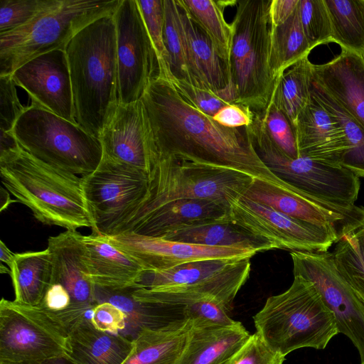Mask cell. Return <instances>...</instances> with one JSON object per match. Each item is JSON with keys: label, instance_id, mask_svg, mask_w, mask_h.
I'll return each mask as SVG.
<instances>
[{"label": "cell", "instance_id": "6da1fadb", "mask_svg": "<svg viewBox=\"0 0 364 364\" xmlns=\"http://www.w3.org/2000/svg\"><path fill=\"white\" fill-rule=\"evenodd\" d=\"M141 101L153 142L154 164L174 157L237 170L291 188L261 161L247 127L221 125L189 102L164 75L160 74L151 82Z\"/></svg>", "mask_w": 364, "mask_h": 364}, {"label": "cell", "instance_id": "7a4b0ae2", "mask_svg": "<svg viewBox=\"0 0 364 364\" xmlns=\"http://www.w3.org/2000/svg\"><path fill=\"white\" fill-rule=\"evenodd\" d=\"M65 53L76 122L100 139L119 104L114 14L81 30L70 41Z\"/></svg>", "mask_w": 364, "mask_h": 364}, {"label": "cell", "instance_id": "3957f363", "mask_svg": "<svg viewBox=\"0 0 364 364\" xmlns=\"http://www.w3.org/2000/svg\"><path fill=\"white\" fill-rule=\"evenodd\" d=\"M5 188L43 224L66 230L92 228L81 177L48 164L21 146L0 153Z\"/></svg>", "mask_w": 364, "mask_h": 364}, {"label": "cell", "instance_id": "277c9868", "mask_svg": "<svg viewBox=\"0 0 364 364\" xmlns=\"http://www.w3.org/2000/svg\"><path fill=\"white\" fill-rule=\"evenodd\" d=\"M257 333L286 356L301 348L324 349L339 333L336 318L312 282L294 276L283 293L269 297L253 317Z\"/></svg>", "mask_w": 364, "mask_h": 364}, {"label": "cell", "instance_id": "5b68a950", "mask_svg": "<svg viewBox=\"0 0 364 364\" xmlns=\"http://www.w3.org/2000/svg\"><path fill=\"white\" fill-rule=\"evenodd\" d=\"M271 0L236 1L228 75L232 104L253 114L270 104L276 80L270 70Z\"/></svg>", "mask_w": 364, "mask_h": 364}, {"label": "cell", "instance_id": "8992f818", "mask_svg": "<svg viewBox=\"0 0 364 364\" xmlns=\"http://www.w3.org/2000/svg\"><path fill=\"white\" fill-rule=\"evenodd\" d=\"M250 269V259L191 262L164 271L145 272L138 287L131 290V296L138 304L180 306L210 299L230 311Z\"/></svg>", "mask_w": 364, "mask_h": 364}, {"label": "cell", "instance_id": "52a82bcc", "mask_svg": "<svg viewBox=\"0 0 364 364\" xmlns=\"http://www.w3.org/2000/svg\"><path fill=\"white\" fill-rule=\"evenodd\" d=\"M122 0H55L25 25L0 34V76L55 50H65L85 27L112 14Z\"/></svg>", "mask_w": 364, "mask_h": 364}, {"label": "cell", "instance_id": "ba28073f", "mask_svg": "<svg viewBox=\"0 0 364 364\" xmlns=\"http://www.w3.org/2000/svg\"><path fill=\"white\" fill-rule=\"evenodd\" d=\"M254 178L237 170L179 160L158 159L149 174L147 194L124 230L159 207L181 199L217 201L228 207L243 196Z\"/></svg>", "mask_w": 364, "mask_h": 364}, {"label": "cell", "instance_id": "9c48e42d", "mask_svg": "<svg viewBox=\"0 0 364 364\" xmlns=\"http://www.w3.org/2000/svg\"><path fill=\"white\" fill-rule=\"evenodd\" d=\"M11 132L33 156L75 175L92 173L102 158L100 139L35 105L27 106Z\"/></svg>", "mask_w": 364, "mask_h": 364}, {"label": "cell", "instance_id": "30bf717a", "mask_svg": "<svg viewBox=\"0 0 364 364\" xmlns=\"http://www.w3.org/2000/svg\"><path fill=\"white\" fill-rule=\"evenodd\" d=\"M247 129L261 161L291 188L318 200L343 206L355 205L360 181L354 173L342 166L304 156L289 158L267 135L257 114H252Z\"/></svg>", "mask_w": 364, "mask_h": 364}, {"label": "cell", "instance_id": "8fae6325", "mask_svg": "<svg viewBox=\"0 0 364 364\" xmlns=\"http://www.w3.org/2000/svg\"><path fill=\"white\" fill-rule=\"evenodd\" d=\"M68 331L53 313L2 298L0 364H41L65 357Z\"/></svg>", "mask_w": 364, "mask_h": 364}, {"label": "cell", "instance_id": "7c38bea8", "mask_svg": "<svg viewBox=\"0 0 364 364\" xmlns=\"http://www.w3.org/2000/svg\"><path fill=\"white\" fill-rule=\"evenodd\" d=\"M81 181L92 233L103 236L122 232L149 188L147 173L105 157Z\"/></svg>", "mask_w": 364, "mask_h": 364}, {"label": "cell", "instance_id": "4fadbf2b", "mask_svg": "<svg viewBox=\"0 0 364 364\" xmlns=\"http://www.w3.org/2000/svg\"><path fill=\"white\" fill-rule=\"evenodd\" d=\"M116 25L119 104L141 100L160 74L159 62L136 0H122L114 13Z\"/></svg>", "mask_w": 364, "mask_h": 364}, {"label": "cell", "instance_id": "5bb4252c", "mask_svg": "<svg viewBox=\"0 0 364 364\" xmlns=\"http://www.w3.org/2000/svg\"><path fill=\"white\" fill-rule=\"evenodd\" d=\"M229 218L276 249L323 253L338 242L325 228L287 215L244 196L230 204Z\"/></svg>", "mask_w": 364, "mask_h": 364}, {"label": "cell", "instance_id": "9a60e30c", "mask_svg": "<svg viewBox=\"0 0 364 364\" xmlns=\"http://www.w3.org/2000/svg\"><path fill=\"white\" fill-rule=\"evenodd\" d=\"M294 276L314 284L333 314L339 333L346 336L364 361V305L338 272L331 252H290Z\"/></svg>", "mask_w": 364, "mask_h": 364}, {"label": "cell", "instance_id": "2e32d148", "mask_svg": "<svg viewBox=\"0 0 364 364\" xmlns=\"http://www.w3.org/2000/svg\"><path fill=\"white\" fill-rule=\"evenodd\" d=\"M244 196L296 219L323 228L339 241L364 225V207L316 200L291 188L255 178Z\"/></svg>", "mask_w": 364, "mask_h": 364}, {"label": "cell", "instance_id": "e0dca14e", "mask_svg": "<svg viewBox=\"0 0 364 364\" xmlns=\"http://www.w3.org/2000/svg\"><path fill=\"white\" fill-rule=\"evenodd\" d=\"M106 237L114 246L136 261L145 272L164 271L203 259H250L259 253L245 248L188 244L134 232Z\"/></svg>", "mask_w": 364, "mask_h": 364}, {"label": "cell", "instance_id": "ac0fdd59", "mask_svg": "<svg viewBox=\"0 0 364 364\" xmlns=\"http://www.w3.org/2000/svg\"><path fill=\"white\" fill-rule=\"evenodd\" d=\"M48 249L53 260L52 284H60L71 298L70 308L61 318L69 331L99 303L89 275L82 235L66 230L50 237Z\"/></svg>", "mask_w": 364, "mask_h": 364}, {"label": "cell", "instance_id": "d6986e66", "mask_svg": "<svg viewBox=\"0 0 364 364\" xmlns=\"http://www.w3.org/2000/svg\"><path fill=\"white\" fill-rule=\"evenodd\" d=\"M11 75L16 85L28 93L32 105L77 124L65 50H55L40 55Z\"/></svg>", "mask_w": 364, "mask_h": 364}, {"label": "cell", "instance_id": "ffe728a7", "mask_svg": "<svg viewBox=\"0 0 364 364\" xmlns=\"http://www.w3.org/2000/svg\"><path fill=\"white\" fill-rule=\"evenodd\" d=\"M102 157L149 174L154 146L141 100L119 104L100 136Z\"/></svg>", "mask_w": 364, "mask_h": 364}, {"label": "cell", "instance_id": "44dd1931", "mask_svg": "<svg viewBox=\"0 0 364 364\" xmlns=\"http://www.w3.org/2000/svg\"><path fill=\"white\" fill-rule=\"evenodd\" d=\"M294 129L299 156L341 166L349 150L343 128L312 95L297 117Z\"/></svg>", "mask_w": 364, "mask_h": 364}, {"label": "cell", "instance_id": "7402d4cb", "mask_svg": "<svg viewBox=\"0 0 364 364\" xmlns=\"http://www.w3.org/2000/svg\"><path fill=\"white\" fill-rule=\"evenodd\" d=\"M312 79L364 129V56L341 50L312 64Z\"/></svg>", "mask_w": 364, "mask_h": 364}, {"label": "cell", "instance_id": "603a6c76", "mask_svg": "<svg viewBox=\"0 0 364 364\" xmlns=\"http://www.w3.org/2000/svg\"><path fill=\"white\" fill-rule=\"evenodd\" d=\"M90 277L97 288L119 291L136 287L145 273L133 258L114 246L106 236L82 235Z\"/></svg>", "mask_w": 364, "mask_h": 364}, {"label": "cell", "instance_id": "cb8c5ba5", "mask_svg": "<svg viewBox=\"0 0 364 364\" xmlns=\"http://www.w3.org/2000/svg\"><path fill=\"white\" fill-rule=\"evenodd\" d=\"M229 208L219 202L203 199L171 201L130 224L124 232L161 237L182 227L227 219Z\"/></svg>", "mask_w": 364, "mask_h": 364}, {"label": "cell", "instance_id": "d4e9b609", "mask_svg": "<svg viewBox=\"0 0 364 364\" xmlns=\"http://www.w3.org/2000/svg\"><path fill=\"white\" fill-rule=\"evenodd\" d=\"M179 14L193 85L208 89L232 104L233 97L225 64L208 37L180 6Z\"/></svg>", "mask_w": 364, "mask_h": 364}, {"label": "cell", "instance_id": "484cf974", "mask_svg": "<svg viewBox=\"0 0 364 364\" xmlns=\"http://www.w3.org/2000/svg\"><path fill=\"white\" fill-rule=\"evenodd\" d=\"M250 336L239 321L232 326L192 323L176 364H227Z\"/></svg>", "mask_w": 364, "mask_h": 364}, {"label": "cell", "instance_id": "4316f807", "mask_svg": "<svg viewBox=\"0 0 364 364\" xmlns=\"http://www.w3.org/2000/svg\"><path fill=\"white\" fill-rule=\"evenodd\" d=\"M132 348V340L101 331L85 317L68 331L65 357L75 364H124Z\"/></svg>", "mask_w": 364, "mask_h": 364}, {"label": "cell", "instance_id": "83f0119b", "mask_svg": "<svg viewBox=\"0 0 364 364\" xmlns=\"http://www.w3.org/2000/svg\"><path fill=\"white\" fill-rule=\"evenodd\" d=\"M191 327L188 318L160 326H141L124 364H176Z\"/></svg>", "mask_w": 364, "mask_h": 364}, {"label": "cell", "instance_id": "f1b7e54d", "mask_svg": "<svg viewBox=\"0 0 364 364\" xmlns=\"http://www.w3.org/2000/svg\"><path fill=\"white\" fill-rule=\"evenodd\" d=\"M161 237L188 244L250 249L258 252L276 249L271 243L232 223L230 218L177 228Z\"/></svg>", "mask_w": 364, "mask_h": 364}, {"label": "cell", "instance_id": "f546056e", "mask_svg": "<svg viewBox=\"0 0 364 364\" xmlns=\"http://www.w3.org/2000/svg\"><path fill=\"white\" fill-rule=\"evenodd\" d=\"M10 271L14 301L39 306L53 282V260L49 250L15 254Z\"/></svg>", "mask_w": 364, "mask_h": 364}, {"label": "cell", "instance_id": "4dcf8cb0", "mask_svg": "<svg viewBox=\"0 0 364 364\" xmlns=\"http://www.w3.org/2000/svg\"><path fill=\"white\" fill-rule=\"evenodd\" d=\"M299 4L284 23L271 26L269 63L276 82L287 69L309 57L311 51L301 26Z\"/></svg>", "mask_w": 364, "mask_h": 364}, {"label": "cell", "instance_id": "1f68e13d", "mask_svg": "<svg viewBox=\"0 0 364 364\" xmlns=\"http://www.w3.org/2000/svg\"><path fill=\"white\" fill-rule=\"evenodd\" d=\"M194 23L211 42L228 70L232 30L225 19V8L235 1L177 0Z\"/></svg>", "mask_w": 364, "mask_h": 364}, {"label": "cell", "instance_id": "d6a6232c", "mask_svg": "<svg viewBox=\"0 0 364 364\" xmlns=\"http://www.w3.org/2000/svg\"><path fill=\"white\" fill-rule=\"evenodd\" d=\"M312 64L306 57L287 69L276 82L270 103L287 116L293 127L311 100Z\"/></svg>", "mask_w": 364, "mask_h": 364}, {"label": "cell", "instance_id": "836d02e7", "mask_svg": "<svg viewBox=\"0 0 364 364\" xmlns=\"http://www.w3.org/2000/svg\"><path fill=\"white\" fill-rule=\"evenodd\" d=\"M330 17L331 42L364 56V0H324Z\"/></svg>", "mask_w": 364, "mask_h": 364}, {"label": "cell", "instance_id": "e575fe53", "mask_svg": "<svg viewBox=\"0 0 364 364\" xmlns=\"http://www.w3.org/2000/svg\"><path fill=\"white\" fill-rule=\"evenodd\" d=\"M165 20L164 43L168 54L166 67L160 74L193 85L186 43L183 35L177 0H164Z\"/></svg>", "mask_w": 364, "mask_h": 364}, {"label": "cell", "instance_id": "d590c367", "mask_svg": "<svg viewBox=\"0 0 364 364\" xmlns=\"http://www.w3.org/2000/svg\"><path fill=\"white\" fill-rule=\"evenodd\" d=\"M311 93L338 120L343 128L349 150L341 166L358 178H364V129L313 79Z\"/></svg>", "mask_w": 364, "mask_h": 364}, {"label": "cell", "instance_id": "8d00e7d4", "mask_svg": "<svg viewBox=\"0 0 364 364\" xmlns=\"http://www.w3.org/2000/svg\"><path fill=\"white\" fill-rule=\"evenodd\" d=\"M331 255L338 272L364 305V225L338 241Z\"/></svg>", "mask_w": 364, "mask_h": 364}, {"label": "cell", "instance_id": "74e56055", "mask_svg": "<svg viewBox=\"0 0 364 364\" xmlns=\"http://www.w3.org/2000/svg\"><path fill=\"white\" fill-rule=\"evenodd\" d=\"M299 16L311 50L331 42L332 29L324 0H299Z\"/></svg>", "mask_w": 364, "mask_h": 364}, {"label": "cell", "instance_id": "f35d334b", "mask_svg": "<svg viewBox=\"0 0 364 364\" xmlns=\"http://www.w3.org/2000/svg\"><path fill=\"white\" fill-rule=\"evenodd\" d=\"M257 115L267 135L278 149L289 158L299 157L295 132L287 116L272 103Z\"/></svg>", "mask_w": 364, "mask_h": 364}, {"label": "cell", "instance_id": "ab89813d", "mask_svg": "<svg viewBox=\"0 0 364 364\" xmlns=\"http://www.w3.org/2000/svg\"><path fill=\"white\" fill-rule=\"evenodd\" d=\"M55 0H0V34L31 21Z\"/></svg>", "mask_w": 364, "mask_h": 364}, {"label": "cell", "instance_id": "60d3db41", "mask_svg": "<svg viewBox=\"0 0 364 364\" xmlns=\"http://www.w3.org/2000/svg\"><path fill=\"white\" fill-rule=\"evenodd\" d=\"M136 3L157 54L159 68H165L167 65L168 54L164 43V0H136Z\"/></svg>", "mask_w": 364, "mask_h": 364}, {"label": "cell", "instance_id": "b9f144b4", "mask_svg": "<svg viewBox=\"0 0 364 364\" xmlns=\"http://www.w3.org/2000/svg\"><path fill=\"white\" fill-rule=\"evenodd\" d=\"M183 308L185 316L193 325L232 326L238 322L228 316L229 311L222 304L213 299L193 301Z\"/></svg>", "mask_w": 364, "mask_h": 364}, {"label": "cell", "instance_id": "7bdbcfd3", "mask_svg": "<svg viewBox=\"0 0 364 364\" xmlns=\"http://www.w3.org/2000/svg\"><path fill=\"white\" fill-rule=\"evenodd\" d=\"M18 97L11 75L0 76V132L10 133L19 117L26 110Z\"/></svg>", "mask_w": 364, "mask_h": 364}, {"label": "cell", "instance_id": "ee69618b", "mask_svg": "<svg viewBox=\"0 0 364 364\" xmlns=\"http://www.w3.org/2000/svg\"><path fill=\"white\" fill-rule=\"evenodd\" d=\"M284 359L270 349L256 332L227 364H283Z\"/></svg>", "mask_w": 364, "mask_h": 364}, {"label": "cell", "instance_id": "f6af8a7d", "mask_svg": "<svg viewBox=\"0 0 364 364\" xmlns=\"http://www.w3.org/2000/svg\"><path fill=\"white\" fill-rule=\"evenodd\" d=\"M167 78L189 102L208 116L213 117L223 107L230 104L208 89L196 87L173 78Z\"/></svg>", "mask_w": 364, "mask_h": 364}, {"label": "cell", "instance_id": "bcb514c9", "mask_svg": "<svg viewBox=\"0 0 364 364\" xmlns=\"http://www.w3.org/2000/svg\"><path fill=\"white\" fill-rule=\"evenodd\" d=\"M91 312V323L101 331L118 334L125 328L127 315L112 303L99 302Z\"/></svg>", "mask_w": 364, "mask_h": 364}, {"label": "cell", "instance_id": "7dc6e473", "mask_svg": "<svg viewBox=\"0 0 364 364\" xmlns=\"http://www.w3.org/2000/svg\"><path fill=\"white\" fill-rule=\"evenodd\" d=\"M54 314L60 321L71 306V298L60 284H52L39 305Z\"/></svg>", "mask_w": 364, "mask_h": 364}, {"label": "cell", "instance_id": "c3c4849f", "mask_svg": "<svg viewBox=\"0 0 364 364\" xmlns=\"http://www.w3.org/2000/svg\"><path fill=\"white\" fill-rule=\"evenodd\" d=\"M213 118L224 127L240 128L251 124L252 112L239 105L229 104L220 109Z\"/></svg>", "mask_w": 364, "mask_h": 364}, {"label": "cell", "instance_id": "681fc988", "mask_svg": "<svg viewBox=\"0 0 364 364\" xmlns=\"http://www.w3.org/2000/svg\"><path fill=\"white\" fill-rule=\"evenodd\" d=\"M299 0H271L269 17L272 26L284 23L295 11Z\"/></svg>", "mask_w": 364, "mask_h": 364}, {"label": "cell", "instance_id": "f907efd6", "mask_svg": "<svg viewBox=\"0 0 364 364\" xmlns=\"http://www.w3.org/2000/svg\"><path fill=\"white\" fill-rule=\"evenodd\" d=\"M0 259L1 262H5L9 269L11 267L14 260L15 254L13 253L4 243L2 240L0 241Z\"/></svg>", "mask_w": 364, "mask_h": 364}, {"label": "cell", "instance_id": "816d5d0a", "mask_svg": "<svg viewBox=\"0 0 364 364\" xmlns=\"http://www.w3.org/2000/svg\"><path fill=\"white\" fill-rule=\"evenodd\" d=\"M11 201L15 202L16 200H11L8 191H5L3 187L1 188V211L7 208Z\"/></svg>", "mask_w": 364, "mask_h": 364}, {"label": "cell", "instance_id": "f5cc1de1", "mask_svg": "<svg viewBox=\"0 0 364 364\" xmlns=\"http://www.w3.org/2000/svg\"><path fill=\"white\" fill-rule=\"evenodd\" d=\"M41 364H75L67 357H60L48 360Z\"/></svg>", "mask_w": 364, "mask_h": 364}, {"label": "cell", "instance_id": "db71d44e", "mask_svg": "<svg viewBox=\"0 0 364 364\" xmlns=\"http://www.w3.org/2000/svg\"><path fill=\"white\" fill-rule=\"evenodd\" d=\"M0 272L10 274L11 271H10V269L6 268L5 266H4L2 264H0Z\"/></svg>", "mask_w": 364, "mask_h": 364}, {"label": "cell", "instance_id": "11a10c76", "mask_svg": "<svg viewBox=\"0 0 364 364\" xmlns=\"http://www.w3.org/2000/svg\"><path fill=\"white\" fill-rule=\"evenodd\" d=\"M361 364H364V361L363 363H361Z\"/></svg>", "mask_w": 364, "mask_h": 364}]
</instances>
